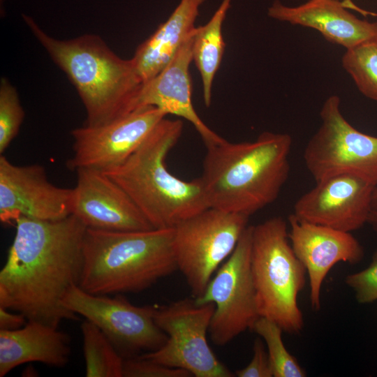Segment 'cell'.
Listing matches in <instances>:
<instances>
[{"label": "cell", "mask_w": 377, "mask_h": 377, "mask_svg": "<svg viewBox=\"0 0 377 377\" xmlns=\"http://www.w3.org/2000/svg\"><path fill=\"white\" fill-rule=\"evenodd\" d=\"M375 187L355 175L332 176L301 195L292 214L302 221L351 232L367 223Z\"/></svg>", "instance_id": "14"}, {"label": "cell", "mask_w": 377, "mask_h": 377, "mask_svg": "<svg viewBox=\"0 0 377 377\" xmlns=\"http://www.w3.org/2000/svg\"><path fill=\"white\" fill-rule=\"evenodd\" d=\"M187 371L158 364L140 356L124 360L123 377H189Z\"/></svg>", "instance_id": "27"}, {"label": "cell", "mask_w": 377, "mask_h": 377, "mask_svg": "<svg viewBox=\"0 0 377 377\" xmlns=\"http://www.w3.org/2000/svg\"><path fill=\"white\" fill-rule=\"evenodd\" d=\"M293 140L265 131L252 142L207 147L200 177L210 207L250 216L274 202L290 172Z\"/></svg>", "instance_id": "2"}, {"label": "cell", "mask_w": 377, "mask_h": 377, "mask_svg": "<svg viewBox=\"0 0 377 377\" xmlns=\"http://www.w3.org/2000/svg\"><path fill=\"white\" fill-rule=\"evenodd\" d=\"M15 226L0 271V306L54 327L78 320L62 300L79 286L87 227L73 214L59 221L20 217Z\"/></svg>", "instance_id": "1"}, {"label": "cell", "mask_w": 377, "mask_h": 377, "mask_svg": "<svg viewBox=\"0 0 377 377\" xmlns=\"http://www.w3.org/2000/svg\"><path fill=\"white\" fill-rule=\"evenodd\" d=\"M249 216L209 207L178 223L173 249L192 295L201 296L249 226Z\"/></svg>", "instance_id": "7"}, {"label": "cell", "mask_w": 377, "mask_h": 377, "mask_svg": "<svg viewBox=\"0 0 377 377\" xmlns=\"http://www.w3.org/2000/svg\"><path fill=\"white\" fill-rule=\"evenodd\" d=\"M205 0H181L168 19L142 42L132 57L143 84L159 73L195 29Z\"/></svg>", "instance_id": "20"}, {"label": "cell", "mask_w": 377, "mask_h": 377, "mask_svg": "<svg viewBox=\"0 0 377 377\" xmlns=\"http://www.w3.org/2000/svg\"><path fill=\"white\" fill-rule=\"evenodd\" d=\"M23 17L35 38L76 89L86 111L84 125H104L137 109L143 82L132 58L119 57L99 36L57 39L30 17Z\"/></svg>", "instance_id": "3"}, {"label": "cell", "mask_w": 377, "mask_h": 377, "mask_svg": "<svg viewBox=\"0 0 377 377\" xmlns=\"http://www.w3.org/2000/svg\"><path fill=\"white\" fill-rule=\"evenodd\" d=\"M320 125L304 150V161L316 182L352 175L377 186V137L354 128L343 117L341 99L330 96L320 111Z\"/></svg>", "instance_id": "8"}, {"label": "cell", "mask_w": 377, "mask_h": 377, "mask_svg": "<svg viewBox=\"0 0 377 377\" xmlns=\"http://www.w3.org/2000/svg\"><path fill=\"white\" fill-rule=\"evenodd\" d=\"M267 15L279 21L316 29L329 42L346 49L377 40V22L358 18L338 0H309L297 6L275 1Z\"/></svg>", "instance_id": "18"}, {"label": "cell", "mask_w": 377, "mask_h": 377, "mask_svg": "<svg viewBox=\"0 0 377 377\" xmlns=\"http://www.w3.org/2000/svg\"><path fill=\"white\" fill-rule=\"evenodd\" d=\"M75 172L72 214L87 228L113 232L154 228L124 190L104 172L89 168Z\"/></svg>", "instance_id": "15"}, {"label": "cell", "mask_w": 377, "mask_h": 377, "mask_svg": "<svg viewBox=\"0 0 377 377\" xmlns=\"http://www.w3.org/2000/svg\"><path fill=\"white\" fill-rule=\"evenodd\" d=\"M253 226H249L235 250L219 267L198 303H214L209 327L212 343L223 346L247 330L260 317L251 266Z\"/></svg>", "instance_id": "10"}, {"label": "cell", "mask_w": 377, "mask_h": 377, "mask_svg": "<svg viewBox=\"0 0 377 377\" xmlns=\"http://www.w3.org/2000/svg\"><path fill=\"white\" fill-rule=\"evenodd\" d=\"M341 64L358 90L377 102V40L346 49Z\"/></svg>", "instance_id": "23"}, {"label": "cell", "mask_w": 377, "mask_h": 377, "mask_svg": "<svg viewBox=\"0 0 377 377\" xmlns=\"http://www.w3.org/2000/svg\"><path fill=\"white\" fill-rule=\"evenodd\" d=\"M371 206L373 210H377V186L375 187L373 192Z\"/></svg>", "instance_id": "31"}, {"label": "cell", "mask_w": 377, "mask_h": 377, "mask_svg": "<svg viewBox=\"0 0 377 377\" xmlns=\"http://www.w3.org/2000/svg\"><path fill=\"white\" fill-rule=\"evenodd\" d=\"M214 309V303H198L193 297L157 306L154 320L168 339L158 350L138 356L184 369L195 377L234 376L207 342Z\"/></svg>", "instance_id": "9"}, {"label": "cell", "mask_w": 377, "mask_h": 377, "mask_svg": "<svg viewBox=\"0 0 377 377\" xmlns=\"http://www.w3.org/2000/svg\"><path fill=\"white\" fill-rule=\"evenodd\" d=\"M62 304L95 324L124 359L155 351L168 339L155 323L156 305L135 306L124 297L91 294L77 285L68 290Z\"/></svg>", "instance_id": "11"}, {"label": "cell", "mask_w": 377, "mask_h": 377, "mask_svg": "<svg viewBox=\"0 0 377 377\" xmlns=\"http://www.w3.org/2000/svg\"><path fill=\"white\" fill-rule=\"evenodd\" d=\"M27 322L20 313H10L9 309L0 306V330H15L22 327Z\"/></svg>", "instance_id": "29"}, {"label": "cell", "mask_w": 377, "mask_h": 377, "mask_svg": "<svg viewBox=\"0 0 377 377\" xmlns=\"http://www.w3.org/2000/svg\"><path fill=\"white\" fill-rule=\"evenodd\" d=\"M288 224L291 246L309 277L311 306L318 311L328 272L339 263H359L364 256L363 247L351 232L302 221L293 214Z\"/></svg>", "instance_id": "16"}, {"label": "cell", "mask_w": 377, "mask_h": 377, "mask_svg": "<svg viewBox=\"0 0 377 377\" xmlns=\"http://www.w3.org/2000/svg\"><path fill=\"white\" fill-rule=\"evenodd\" d=\"M24 118L16 89L5 77L0 82V154L19 133Z\"/></svg>", "instance_id": "25"}, {"label": "cell", "mask_w": 377, "mask_h": 377, "mask_svg": "<svg viewBox=\"0 0 377 377\" xmlns=\"http://www.w3.org/2000/svg\"><path fill=\"white\" fill-rule=\"evenodd\" d=\"M232 0H223L209 21L196 28L193 43V61L200 72L206 106L211 105L214 76L222 61L225 43L222 26Z\"/></svg>", "instance_id": "21"}, {"label": "cell", "mask_w": 377, "mask_h": 377, "mask_svg": "<svg viewBox=\"0 0 377 377\" xmlns=\"http://www.w3.org/2000/svg\"><path fill=\"white\" fill-rule=\"evenodd\" d=\"M71 341L59 327L37 321L27 320L15 330H0V377L27 362L64 367L70 357Z\"/></svg>", "instance_id": "19"}, {"label": "cell", "mask_w": 377, "mask_h": 377, "mask_svg": "<svg viewBox=\"0 0 377 377\" xmlns=\"http://www.w3.org/2000/svg\"><path fill=\"white\" fill-rule=\"evenodd\" d=\"M345 283L353 291L358 303L377 302V250L373 253L370 264L361 271L348 274Z\"/></svg>", "instance_id": "26"}, {"label": "cell", "mask_w": 377, "mask_h": 377, "mask_svg": "<svg viewBox=\"0 0 377 377\" xmlns=\"http://www.w3.org/2000/svg\"><path fill=\"white\" fill-rule=\"evenodd\" d=\"M85 374L87 377H123L124 358L92 322L81 324Z\"/></svg>", "instance_id": "22"}, {"label": "cell", "mask_w": 377, "mask_h": 377, "mask_svg": "<svg viewBox=\"0 0 377 377\" xmlns=\"http://www.w3.org/2000/svg\"><path fill=\"white\" fill-rule=\"evenodd\" d=\"M251 266L260 316L285 332L299 334L304 318L297 297L306 271L291 246L288 221L282 217L253 226Z\"/></svg>", "instance_id": "6"}, {"label": "cell", "mask_w": 377, "mask_h": 377, "mask_svg": "<svg viewBox=\"0 0 377 377\" xmlns=\"http://www.w3.org/2000/svg\"><path fill=\"white\" fill-rule=\"evenodd\" d=\"M167 114L154 106L139 108L98 126L84 125L71 131V170L89 168L105 172L122 164Z\"/></svg>", "instance_id": "12"}, {"label": "cell", "mask_w": 377, "mask_h": 377, "mask_svg": "<svg viewBox=\"0 0 377 377\" xmlns=\"http://www.w3.org/2000/svg\"><path fill=\"white\" fill-rule=\"evenodd\" d=\"M367 223L376 232H377V210H371Z\"/></svg>", "instance_id": "30"}, {"label": "cell", "mask_w": 377, "mask_h": 377, "mask_svg": "<svg viewBox=\"0 0 377 377\" xmlns=\"http://www.w3.org/2000/svg\"><path fill=\"white\" fill-rule=\"evenodd\" d=\"M173 228L113 232L87 228L79 286L94 295L143 291L177 269Z\"/></svg>", "instance_id": "5"}, {"label": "cell", "mask_w": 377, "mask_h": 377, "mask_svg": "<svg viewBox=\"0 0 377 377\" xmlns=\"http://www.w3.org/2000/svg\"><path fill=\"white\" fill-rule=\"evenodd\" d=\"M263 340L273 369L274 377H304L305 370L286 349L283 339V330L275 322L260 317L253 327Z\"/></svg>", "instance_id": "24"}, {"label": "cell", "mask_w": 377, "mask_h": 377, "mask_svg": "<svg viewBox=\"0 0 377 377\" xmlns=\"http://www.w3.org/2000/svg\"><path fill=\"white\" fill-rule=\"evenodd\" d=\"M74 189L55 186L39 164L17 165L0 155V220L59 221L73 214Z\"/></svg>", "instance_id": "13"}, {"label": "cell", "mask_w": 377, "mask_h": 377, "mask_svg": "<svg viewBox=\"0 0 377 377\" xmlns=\"http://www.w3.org/2000/svg\"><path fill=\"white\" fill-rule=\"evenodd\" d=\"M181 120L165 119L120 165L104 172L129 195L154 228H173L210 207L200 178L184 181L165 160L179 140Z\"/></svg>", "instance_id": "4"}, {"label": "cell", "mask_w": 377, "mask_h": 377, "mask_svg": "<svg viewBox=\"0 0 377 377\" xmlns=\"http://www.w3.org/2000/svg\"><path fill=\"white\" fill-rule=\"evenodd\" d=\"M195 31L196 29L168 64L155 77L143 84L138 98L137 109L154 106L167 115L173 114L183 118L193 126L207 147L224 139L205 124L193 105L189 66L193 61Z\"/></svg>", "instance_id": "17"}, {"label": "cell", "mask_w": 377, "mask_h": 377, "mask_svg": "<svg viewBox=\"0 0 377 377\" xmlns=\"http://www.w3.org/2000/svg\"><path fill=\"white\" fill-rule=\"evenodd\" d=\"M235 374L238 377H274L265 344L261 338L254 340L250 362L245 367L237 370Z\"/></svg>", "instance_id": "28"}]
</instances>
